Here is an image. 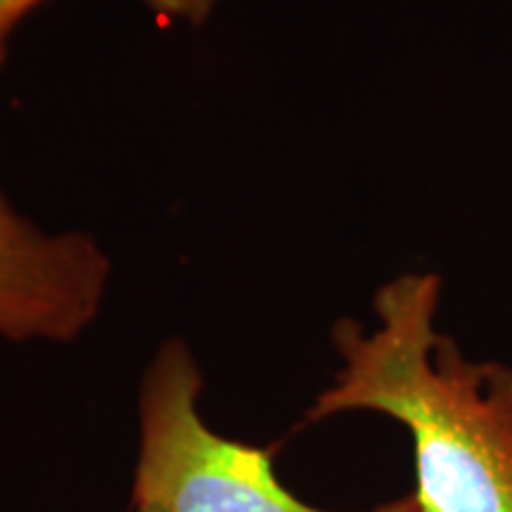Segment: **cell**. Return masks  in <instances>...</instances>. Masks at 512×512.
<instances>
[{
    "label": "cell",
    "mask_w": 512,
    "mask_h": 512,
    "mask_svg": "<svg viewBox=\"0 0 512 512\" xmlns=\"http://www.w3.org/2000/svg\"><path fill=\"white\" fill-rule=\"evenodd\" d=\"M444 283L411 271L377 287L375 325L339 320V370L306 418L387 415L413 439L422 512H512V368L467 358L439 330Z\"/></svg>",
    "instance_id": "cell-1"
},
{
    "label": "cell",
    "mask_w": 512,
    "mask_h": 512,
    "mask_svg": "<svg viewBox=\"0 0 512 512\" xmlns=\"http://www.w3.org/2000/svg\"><path fill=\"white\" fill-rule=\"evenodd\" d=\"M202 370L183 339L164 342L140 389L133 503L159 512H328L294 498L264 448L221 437L204 422ZM366 512H422L413 494Z\"/></svg>",
    "instance_id": "cell-2"
},
{
    "label": "cell",
    "mask_w": 512,
    "mask_h": 512,
    "mask_svg": "<svg viewBox=\"0 0 512 512\" xmlns=\"http://www.w3.org/2000/svg\"><path fill=\"white\" fill-rule=\"evenodd\" d=\"M112 259L83 230H48L0 192V337L72 342L100 316Z\"/></svg>",
    "instance_id": "cell-3"
},
{
    "label": "cell",
    "mask_w": 512,
    "mask_h": 512,
    "mask_svg": "<svg viewBox=\"0 0 512 512\" xmlns=\"http://www.w3.org/2000/svg\"><path fill=\"white\" fill-rule=\"evenodd\" d=\"M152 15L166 22L188 24V27H202L209 22L219 8L221 0H140Z\"/></svg>",
    "instance_id": "cell-4"
},
{
    "label": "cell",
    "mask_w": 512,
    "mask_h": 512,
    "mask_svg": "<svg viewBox=\"0 0 512 512\" xmlns=\"http://www.w3.org/2000/svg\"><path fill=\"white\" fill-rule=\"evenodd\" d=\"M41 3L43 0H0V67H3L5 55H8V41L12 31Z\"/></svg>",
    "instance_id": "cell-5"
},
{
    "label": "cell",
    "mask_w": 512,
    "mask_h": 512,
    "mask_svg": "<svg viewBox=\"0 0 512 512\" xmlns=\"http://www.w3.org/2000/svg\"><path fill=\"white\" fill-rule=\"evenodd\" d=\"M133 512H159V510H152V508H136Z\"/></svg>",
    "instance_id": "cell-6"
}]
</instances>
